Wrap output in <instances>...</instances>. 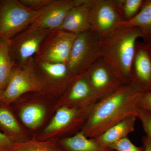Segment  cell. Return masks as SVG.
Segmentation results:
<instances>
[{"label":"cell","mask_w":151,"mask_h":151,"mask_svg":"<svg viewBox=\"0 0 151 151\" xmlns=\"http://www.w3.org/2000/svg\"><path fill=\"white\" fill-rule=\"evenodd\" d=\"M142 93L131 84H123L94 104L80 131L87 137L94 139L128 117L137 118Z\"/></svg>","instance_id":"obj_1"},{"label":"cell","mask_w":151,"mask_h":151,"mask_svg":"<svg viewBox=\"0 0 151 151\" xmlns=\"http://www.w3.org/2000/svg\"><path fill=\"white\" fill-rule=\"evenodd\" d=\"M137 28L119 25L102 38V58L124 84H130L137 40L142 38Z\"/></svg>","instance_id":"obj_2"},{"label":"cell","mask_w":151,"mask_h":151,"mask_svg":"<svg viewBox=\"0 0 151 151\" xmlns=\"http://www.w3.org/2000/svg\"><path fill=\"white\" fill-rule=\"evenodd\" d=\"M51 4L33 11L19 0H0V39L9 40L29 27Z\"/></svg>","instance_id":"obj_3"},{"label":"cell","mask_w":151,"mask_h":151,"mask_svg":"<svg viewBox=\"0 0 151 151\" xmlns=\"http://www.w3.org/2000/svg\"><path fill=\"white\" fill-rule=\"evenodd\" d=\"M85 106H60L39 137L41 140L58 139L60 136L74 134L81 130L94 105Z\"/></svg>","instance_id":"obj_4"},{"label":"cell","mask_w":151,"mask_h":151,"mask_svg":"<svg viewBox=\"0 0 151 151\" xmlns=\"http://www.w3.org/2000/svg\"><path fill=\"white\" fill-rule=\"evenodd\" d=\"M102 38L91 30L76 36L67 63L73 75L84 73L102 58Z\"/></svg>","instance_id":"obj_5"},{"label":"cell","mask_w":151,"mask_h":151,"mask_svg":"<svg viewBox=\"0 0 151 151\" xmlns=\"http://www.w3.org/2000/svg\"><path fill=\"white\" fill-rule=\"evenodd\" d=\"M53 31L28 27L9 40V52L14 66L22 68L27 65Z\"/></svg>","instance_id":"obj_6"},{"label":"cell","mask_w":151,"mask_h":151,"mask_svg":"<svg viewBox=\"0 0 151 151\" xmlns=\"http://www.w3.org/2000/svg\"><path fill=\"white\" fill-rule=\"evenodd\" d=\"M32 92H44L36 73L34 58L24 67L13 68L1 103L12 105L23 95Z\"/></svg>","instance_id":"obj_7"},{"label":"cell","mask_w":151,"mask_h":151,"mask_svg":"<svg viewBox=\"0 0 151 151\" xmlns=\"http://www.w3.org/2000/svg\"><path fill=\"white\" fill-rule=\"evenodd\" d=\"M34 63L44 92L61 97L75 76L67 63H50L34 59Z\"/></svg>","instance_id":"obj_8"},{"label":"cell","mask_w":151,"mask_h":151,"mask_svg":"<svg viewBox=\"0 0 151 151\" xmlns=\"http://www.w3.org/2000/svg\"><path fill=\"white\" fill-rule=\"evenodd\" d=\"M84 73L92 88L96 103L109 96L124 84L102 58Z\"/></svg>","instance_id":"obj_9"},{"label":"cell","mask_w":151,"mask_h":151,"mask_svg":"<svg viewBox=\"0 0 151 151\" xmlns=\"http://www.w3.org/2000/svg\"><path fill=\"white\" fill-rule=\"evenodd\" d=\"M76 35L60 30L53 31L34 59L50 63H67Z\"/></svg>","instance_id":"obj_10"},{"label":"cell","mask_w":151,"mask_h":151,"mask_svg":"<svg viewBox=\"0 0 151 151\" xmlns=\"http://www.w3.org/2000/svg\"><path fill=\"white\" fill-rule=\"evenodd\" d=\"M123 21L116 0H93L90 10V30L104 36Z\"/></svg>","instance_id":"obj_11"},{"label":"cell","mask_w":151,"mask_h":151,"mask_svg":"<svg viewBox=\"0 0 151 151\" xmlns=\"http://www.w3.org/2000/svg\"><path fill=\"white\" fill-rule=\"evenodd\" d=\"M130 84L142 93L151 91V55L147 44L137 43Z\"/></svg>","instance_id":"obj_12"},{"label":"cell","mask_w":151,"mask_h":151,"mask_svg":"<svg viewBox=\"0 0 151 151\" xmlns=\"http://www.w3.org/2000/svg\"><path fill=\"white\" fill-rule=\"evenodd\" d=\"M96 103L92 88L84 73L75 76L60 97L54 109L64 105L85 106Z\"/></svg>","instance_id":"obj_13"},{"label":"cell","mask_w":151,"mask_h":151,"mask_svg":"<svg viewBox=\"0 0 151 151\" xmlns=\"http://www.w3.org/2000/svg\"><path fill=\"white\" fill-rule=\"evenodd\" d=\"M84 0H55L48 9L29 28L48 30L58 29L70 10Z\"/></svg>","instance_id":"obj_14"},{"label":"cell","mask_w":151,"mask_h":151,"mask_svg":"<svg viewBox=\"0 0 151 151\" xmlns=\"http://www.w3.org/2000/svg\"><path fill=\"white\" fill-rule=\"evenodd\" d=\"M93 0H84L71 9L58 30L79 34L90 30V10Z\"/></svg>","instance_id":"obj_15"},{"label":"cell","mask_w":151,"mask_h":151,"mask_svg":"<svg viewBox=\"0 0 151 151\" xmlns=\"http://www.w3.org/2000/svg\"><path fill=\"white\" fill-rule=\"evenodd\" d=\"M42 92H36L35 97L24 104L17 105L18 114L22 123L31 130L37 129L42 124L47 108L39 97Z\"/></svg>","instance_id":"obj_16"},{"label":"cell","mask_w":151,"mask_h":151,"mask_svg":"<svg viewBox=\"0 0 151 151\" xmlns=\"http://www.w3.org/2000/svg\"><path fill=\"white\" fill-rule=\"evenodd\" d=\"M0 132L14 142L28 139L26 132L20 124L11 105L0 103Z\"/></svg>","instance_id":"obj_17"},{"label":"cell","mask_w":151,"mask_h":151,"mask_svg":"<svg viewBox=\"0 0 151 151\" xmlns=\"http://www.w3.org/2000/svg\"><path fill=\"white\" fill-rule=\"evenodd\" d=\"M137 118L135 116L128 117L94 139L100 145L109 147L110 145L127 137L128 135L134 131Z\"/></svg>","instance_id":"obj_18"},{"label":"cell","mask_w":151,"mask_h":151,"mask_svg":"<svg viewBox=\"0 0 151 151\" xmlns=\"http://www.w3.org/2000/svg\"><path fill=\"white\" fill-rule=\"evenodd\" d=\"M58 141L65 151H114L100 145L94 139L87 137L81 131Z\"/></svg>","instance_id":"obj_19"},{"label":"cell","mask_w":151,"mask_h":151,"mask_svg":"<svg viewBox=\"0 0 151 151\" xmlns=\"http://www.w3.org/2000/svg\"><path fill=\"white\" fill-rule=\"evenodd\" d=\"M119 25L137 28L140 31L144 43H151V0H145L142 6L136 16Z\"/></svg>","instance_id":"obj_20"},{"label":"cell","mask_w":151,"mask_h":151,"mask_svg":"<svg viewBox=\"0 0 151 151\" xmlns=\"http://www.w3.org/2000/svg\"><path fill=\"white\" fill-rule=\"evenodd\" d=\"M8 151H65L58 139L41 140L33 137L23 142H14Z\"/></svg>","instance_id":"obj_21"},{"label":"cell","mask_w":151,"mask_h":151,"mask_svg":"<svg viewBox=\"0 0 151 151\" xmlns=\"http://www.w3.org/2000/svg\"><path fill=\"white\" fill-rule=\"evenodd\" d=\"M9 48V40L0 39V90L4 91L8 83L11 72L14 67Z\"/></svg>","instance_id":"obj_22"},{"label":"cell","mask_w":151,"mask_h":151,"mask_svg":"<svg viewBox=\"0 0 151 151\" xmlns=\"http://www.w3.org/2000/svg\"><path fill=\"white\" fill-rule=\"evenodd\" d=\"M145 0H116L117 7L124 21L132 19L139 13Z\"/></svg>","instance_id":"obj_23"},{"label":"cell","mask_w":151,"mask_h":151,"mask_svg":"<svg viewBox=\"0 0 151 151\" xmlns=\"http://www.w3.org/2000/svg\"><path fill=\"white\" fill-rule=\"evenodd\" d=\"M109 147L114 151H145L143 146L139 147L135 145L128 137L113 143Z\"/></svg>","instance_id":"obj_24"},{"label":"cell","mask_w":151,"mask_h":151,"mask_svg":"<svg viewBox=\"0 0 151 151\" xmlns=\"http://www.w3.org/2000/svg\"><path fill=\"white\" fill-rule=\"evenodd\" d=\"M137 118L142 122L144 131L147 137L151 140V113L148 111L139 108Z\"/></svg>","instance_id":"obj_25"},{"label":"cell","mask_w":151,"mask_h":151,"mask_svg":"<svg viewBox=\"0 0 151 151\" xmlns=\"http://www.w3.org/2000/svg\"><path fill=\"white\" fill-rule=\"evenodd\" d=\"M55 0H19L26 7L33 11H39L46 7Z\"/></svg>","instance_id":"obj_26"},{"label":"cell","mask_w":151,"mask_h":151,"mask_svg":"<svg viewBox=\"0 0 151 151\" xmlns=\"http://www.w3.org/2000/svg\"><path fill=\"white\" fill-rule=\"evenodd\" d=\"M139 107L151 113V91L142 94L139 101Z\"/></svg>","instance_id":"obj_27"},{"label":"cell","mask_w":151,"mask_h":151,"mask_svg":"<svg viewBox=\"0 0 151 151\" xmlns=\"http://www.w3.org/2000/svg\"><path fill=\"white\" fill-rule=\"evenodd\" d=\"M14 143L7 136L0 132V151H8Z\"/></svg>","instance_id":"obj_28"},{"label":"cell","mask_w":151,"mask_h":151,"mask_svg":"<svg viewBox=\"0 0 151 151\" xmlns=\"http://www.w3.org/2000/svg\"><path fill=\"white\" fill-rule=\"evenodd\" d=\"M143 147L145 151H151V140L147 136L142 138Z\"/></svg>","instance_id":"obj_29"},{"label":"cell","mask_w":151,"mask_h":151,"mask_svg":"<svg viewBox=\"0 0 151 151\" xmlns=\"http://www.w3.org/2000/svg\"><path fill=\"white\" fill-rule=\"evenodd\" d=\"M3 91L0 90V103H1Z\"/></svg>","instance_id":"obj_30"},{"label":"cell","mask_w":151,"mask_h":151,"mask_svg":"<svg viewBox=\"0 0 151 151\" xmlns=\"http://www.w3.org/2000/svg\"><path fill=\"white\" fill-rule=\"evenodd\" d=\"M148 45L149 50H150V53L151 55V43L147 44Z\"/></svg>","instance_id":"obj_31"}]
</instances>
